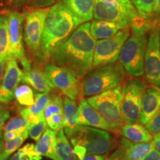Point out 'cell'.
Masks as SVG:
<instances>
[{"instance_id": "31", "label": "cell", "mask_w": 160, "mask_h": 160, "mask_svg": "<svg viewBox=\"0 0 160 160\" xmlns=\"http://www.w3.org/2000/svg\"><path fill=\"white\" fill-rule=\"evenodd\" d=\"M42 157L37 154L35 151V145L28 143L10 157V160H41Z\"/></svg>"}, {"instance_id": "40", "label": "cell", "mask_w": 160, "mask_h": 160, "mask_svg": "<svg viewBox=\"0 0 160 160\" xmlns=\"http://www.w3.org/2000/svg\"><path fill=\"white\" fill-rule=\"evenodd\" d=\"M8 60V59H6V58L0 57V85H1L2 81L4 74H5Z\"/></svg>"}, {"instance_id": "27", "label": "cell", "mask_w": 160, "mask_h": 160, "mask_svg": "<svg viewBox=\"0 0 160 160\" xmlns=\"http://www.w3.org/2000/svg\"><path fill=\"white\" fill-rule=\"evenodd\" d=\"M58 113H63V97L61 93H53L49 95V100L44 110V117L47 120L51 116Z\"/></svg>"}, {"instance_id": "42", "label": "cell", "mask_w": 160, "mask_h": 160, "mask_svg": "<svg viewBox=\"0 0 160 160\" xmlns=\"http://www.w3.org/2000/svg\"><path fill=\"white\" fill-rule=\"evenodd\" d=\"M30 1L31 0H8L10 5L15 6V7H22Z\"/></svg>"}, {"instance_id": "45", "label": "cell", "mask_w": 160, "mask_h": 160, "mask_svg": "<svg viewBox=\"0 0 160 160\" xmlns=\"http://www.w3.org/2000/svg\"><path fill=\"white\" fill-rule=\"evenodd\" d=\"M155 13L160 15V0H156Z\"/></svg>"}, {"instance_id": "11", "label": "cell", "mask_w": 160, "mask_h": 160, "mask_svg": "<svg viewBox=\"0 0 160 160\" xmlns=\"http://www.w3.org/2000/svg\"><path fill=\"white\" fill-rule=\"evenodd\" d=\"M7 17L10 54L21 63L24 71H28L31 68V63L25 54L23 45L24 16L19 12L12 11L8 13Z\"/></svg>"}, {"instance_id": "30", "label": "cell", "mask_w": 160, "mask_h": 160, "mask_svg": "<svg viewBox=\"0 0 160 160\" xmlns=\"http://www.w3.org/2000/svg\"><path fill=\"white\" fill-rule=\"evenodd\" d=\"M28 137V136L22 135L14 139H8L5 141L2 151L0 153V160H8V158L19 148L20 146L22 145L25 140Z\"/></svg>"}, {"instance_id": "13", "label": "cell", "mask_w": 160, "mask_h": 160, "mask_svg": "<svg viewBox=\"0 0 160 160\" xmlns=\"http://www.w3.org/2000/svg\"><path fill=\"white\" fill-rule=\"evenodd\" d=\"M138 14L137 10H126L111 7L101 0H95L93 17L95 19L105 20L115 22L122 28L131 25L132 20Z\"/></svg>"}, {"instance_id": "36", "label": "cell", "mask_w": 160, "mask_h": 160, "mask_svg": "<svg viewBox=\"0 0 160 160\" xmlns=\"http://www.w3.org/2000/svg\"><path fill=\"white\" fill-rule=\"evenodd\" d=\"M101 1L111 7L119 8L126 10H137L130 0H101Z\"/></svg>"}, {"instance_id": "35", "label": "cell", "mask_w": 160, "mask_h": 160, "mask_svg": "<svg viewBox=\"0 0 160 160\" xmlns=\"http://www.w3.org/2000/svg\"><path fill=\"white\" fill-rule=\"evenodd\" d=\"M145 125L152 135L160 133V110Z\"/></svg>"}, {"instance_id": "14", "label": "cell", "mask_w": 160, "mask_h": 160, "mask_svg": "<svg viewBox=\"0 0 160 160\" xmlns=\"http://www.w3.org/2000/svg\"><path fill=\"white\" fill-rule=\"evenodd\" d=\"M24 75L23 71L18 65L17 59L11 57L8 60L2 81L0 85V98L4 104L11 102L14 97L15 90L22 82Z\"/></svg>"}, {"instance_id": "23", "label": "cell", "mask_w": 160, "mask_h": 160, "mask_svg": "<svg viewBox=\"0 0 160 160\" xmlns=\"http://www.w3.org/2000/svg\"><path fill=\"white\" fill-rule=\"evenodd\" d=\"M54 160H77L73 148L71 147L67 136L65 135L63 128L58 131L56 134L54 148Z\"/></svg>"}, {"instance_id": "15", "label": "cell", "mask_w": 160, "mask_h": 160, "mask_svg": "<svg viewBox=\"0 0 160 160\" xmlns=\"http://www.w3.org/2000/svg\"><path fill=\"white\" fill-rule=\"evenodd\" d=\"M160 110V88L154 85L147 87L142 99L139 122L145 125Z\"/></svg>"}, {"instance_id": "26", "label": "cell", "mask_w": 160, "mask_h": 160, "mask_svg": "<svg viewBox=\"0 0 160 160\" xmlns=\"http://www.w3.org/2000/svg\"><path fill=\"white\" fill-rule=\"evenodd\" d=\"M0 57L9 59L11 58L9 49V36L8 17L0 16Z\"/></svg>"}, {"instance_id": "41", "label": "cell", "mask_w": 160, "mask_h": 160, "mask_svg": "<svg viewBox=\"0 0 160 160\" xmlns=\"http://www.w3.org/2000/svg\"><path fill=\"white\" fill-rule=\"evenodd\" d=\"M153 147L160 152V133L153 135V139L151 141Z\"/></svg>"}, {"instance_id": "44", "label": "cell", "mask_w": 160, "mask_h": 160, "mask_svg": "<svg viewBox=\"0 0 160 160\" xmlns=\"http://www.w3.org/2000/svg\"><path fill=\"white\" fill-rule=\"evenodd\" d=\"M4 139H3V135L2 133V130H0V153L2 151L3 148H4Z\"/></svg>"}, {"instance_id": "39", "label": "cell", "mask_w": 160, "mask_h": 160, "mask_svg": "<svg viewBox=\"0 0 160 160\" xmlns=\"http://www.w3.org/2000/svg\"><path fill=\"white\" fill-rule=\"evenodd\" d=\"M141 160H160V152L153 147Z\"/></svg>"}, {"instance_id": "7", "label": "cell", "mask_w": 160, "mask_h": 160, "mask_svg": "<svg viewBox=\"0 0 160 160\" xmlns=\"http://www.w3.org/2000/svg\"><path fill=\"white\" fill-rule=\"evenodd\" d=\"M43 72L54 89L62 94L76 101L82 98V79L68 70L48 62L44 64Z\"/></svg>"}, {"instance_id": "22", "label": "cell", "mask_w": 160, "mask_h": 160, "mask_svg": "<svg viewBox=\"0 0 160 160\" xmlns=\"http://www.w3.org/2000/svg\"><path fill=\"white\" fill-rule=\"evenodd\" d=\"M49 100V93H37L34 95V102L31 106L25 107L19 111V114L29 121L34 122L43 116L44 110Z\"/></svg>"}, {"instance_id": "18", "label": "cell", "mask_w": 160, "mask_h": 160, "mask_svg": "<svg viewBox=\"0 0 160 160\" xmlns=\"http://www.w3.org/2000/svg\"><path fill=\"white\" fill-rule=\"evenodd\" d=\"M24 75L22 79L23 83L28 85L33 88L35 91L41 93H50L54 90V88L50 82L43 70L35 67L33 68L23 71Z\"/></svg>"}, {"instance_id": "38", "label": "cell", "mask_w": 160, "mask_h": 160, "mask_svg": "<svg viewBox=\"0 0 160 160\" xmlns=\"http://www.w3.org/2000/svg\"><path fill=\"white\" fill-rule=\"evenodd\" d=\"M10 117V111L7 107L0 105V130H2L4 125Z\"/></svg>"}, {"instance_id": "10", "label": "cell", "mask_w": 160, "mask_h": 160, "mask_svg": "<svg viewBox=\"0 0 160 160\" xmlns=\"http://www.w3.org/2000/svg\"><path fill=\"white\" fill-rule=\"evenodd\" d=\"M130 35L131 29L128 26L119 30L113 37L97 40L93 53L92 68L117 62L122 47Z\"/></svg>"}, {"instance_id": "28", "label": "cell", "mask_w": 160, "mask_h": 160, "mask_svg": "<svg viewBox=\"0 0 160 160\" xmlns=\"http://www.w3.org/2000/svg\"><path fill=\"white\" fill-rule=\"evenodd\" d=\"M14 97L20 105L28 107L34 102V93L28 85H18L14 92Z\"/></svg>"}, {"instance_id": "8", "label": "cell", "mask_w": 160, "mask_h": 160, "mask_svg": "<svg viewBox=\"0 0 160 160\" xmlns=\"http://www.w3.org/2000/svg\"><path fill=\"white\" fill-rule=\"evenodd\" d=\"M146 88V84L137 79H128L124 82L121 104L123 124L139 122L142 99Z\"/></svg>"}, {"instance_id": "43", "label": "cell", "mask_w": 160, "mask_h": 160, "mask_svg": "<svg viewBox=\"0 0 160 160\" xmlns=\"http://www.w3.org/2000/svg\"><path fill=\"white\" fill-rule=\"evenodd\" d=\"M106 157L104 155H88L79 160H105Z\"/></svg>"}, {"instance_id": "12", "label": "cell", "mask_w": 160, "mask_h": 160, "mask_svg": "<svg viewBox=\"0 0 160 160\" xmlns=\"http://www.w3.org/2000/svg\"><path fill=\"white\" fill-rule=\"evenodd\" d=\"M144 75L149 84L160 88V35L157 25L148 32L144 59Z\"/></svg>"}, {"instance_id": "21", "label": "cell", "mask_w": 160, "mask_h": 160, "mask_svg": "<svg viewBox=\"0 0 160 160\" xmlns=\"http://www.w3.org/2000/svg\"><path fill=\"white\" fill-rule=\"evenodd\" d=\"M119 131L124 138L135 143L150 142L153 139V135L138 122L122 124Z\"/></svg>"}, {"instance_id": "5", "label": "cell", "mask_w": 160, "mask_h": 160, "mask_svg": "<svg viewBox=\"0 0 160 160\" xmlns=\"http://www.w3.org/2000/svg\"><path fill=\"white\" fill-rule=\"evenodd\" d=\"M122 86L90 97L88 102L97 111L109 125L111 131H119L122 125L121 104L122 99Z\"/></svg>"}, {"instance_id": "29", "label": "cell", "mask_w": 160, "mask_h": 160, "mask_svg": "<svg viewBox=\"0 0 160 160\" xmlns=\"http://www.w3.org/2000/svg\"><path fill=\"white\" fill-rule=\"evenodd\" d=\"M30 122L26 118L22 116H16L10 119L3 127L4 132L18 131L23 133L28 134Z\"/></svg>"}, {"instance_id": "16", "label": "cell", "mask_w": 160, "mask_h": 160, "mask_svg": "<svg viewBox=\"0 0 160 160\" xmlns=\"http://www.w3.org/2000/svg\"><path fill=\"white\" fill-rule=\"evenodd\" d=\"M78 125L111 131L109 125L85 98L80 99L79 102Z\"/></svg>"}, {"instance_id": "17", "label": "cell", "mask_w": 160, "mask_h": 160, "mask_svg": "<svg viewBox=\"0 0 160 160\" xmlns=\"http://www.w3.org/2000/svg\"><path fill=\"white\" fill-rule=\"evenodd\" d=\"M153 148L151 142L135 143L123 137L117 151L125 160H141Z\"/></svg>"}, {"instance_id": "25", "label": "cell", "mask_w": 160, "mask_h": 160, "mask_svg": "<svg viewBox=\"0 0 160 160\" xmlns=\"http://www.w3.org/2000/svg\"><path fill=\"white\" fill-rule=\"evenodd\" d=\"M57 132L53 131L49 128L45 129V132L39 139L37 141L35 145V151L41 157H48L50 159L54 160V153H53V148H54L55 139Z\"/></svg>"}, {"instance_id": "9", "label": "cell", "mask_w": 160, "mask_h": 160, "mask_svg": "<svg viewBox=\"0 0 160 160\" xmlns=\"http://www.w3.org/2000/svg\"><path fill=\"white\" fill-rule=\"evenodd\" d=\"M49 8L26 10L24 16V40L31 54L37 60L39 57L45 19Z\"/></svg>"}, {"instance_id": "19", "label": "cell", "mask_w": 160, "mask_h": 160, "mask_svg": "<svg viewBox=\"0 0 160 160\" xmlns=\"http://www.w3.org/2000/svg\"><path fill=\"white\" fill-rule=\"evenodd\" d=\"M70 11L81 22H88L93 17L95 0H61Z\"/></svg>"}, {"instance_id": "24", "label": "cell", "mask_w": 160, "mask_h": 160, "mask_svg": "<svg viewBox=\"0 0 160 160\" xmlns=\"http://www.w3.org/2000/svg\"><path fill=\"white\" fill-rule=\"evenodd\" d=\"M122 28L115 22L95 19L90 25V31L95 39H105L113 37Z\"/></svg>"}, {"instance_id": "6", "label": "cell", "mask_w": 160, "mask_h": 160, "mask_svg": "<svg viewBox=\"0 0 160 160\" xmlns=\"http://www.w3.org/2000/svg\"><path fill=\"white\" fill-rule=\"evenodd\" d=\"M147 34L131 33L119 52L120 65L128 75L139 78L144 75V59L147 44Z\"/></svg>"}, {"instance_id": "3", "label": "cell", "mask_w": 160, "mask_h": 160, "mask_svg": "<svg viewBox=\"0 0 160 160\" xmlns=\"http://www.w3.org/2000/svg\"><path fill=\"white\" fill-rule=\"evenodd\" d=\"M79 159L88 155H105L113 148L111 133L105 130L78 125L69 137Z\"/></svg>"}, {"instance_id": "20", "label": "cell", "mask_w": 160, "mask_h": 160, "mask_svg": "<svg viewBox=\"0 0 160 160\" xmlns=\"http://www.w3.org/2000/svg\"><path fill=\"white\" fill-rule=\"evenodd\" d=\"M79 105L76 100L63 97V130L67 137L72 135L78 126Z\"/></svg>"}, {"instance_id": "34", "label": "cell", "mask_w": 160, "mask_h": 160, "mask_svg": "<svg viewBox=\"0 0 160 160\" xmlns=\"http://www.w3.org/2000/svg\"><path fill=\"white\" fill-rule=\"evenodd\" d=\"M49 128L57 132L63 128V113H58L52 115L46 120Z\"/></svg>"}, {"instance_id": "33", "label": "cell", "mask_w": 160, "mask_h": 160, "mask_svg": "<svg viewBox=\"0 0 160 160\" xmlns=\"http://www.w3.org/2000/svg\"><path fill=\"white\" fill-rule=\"evenodd\" d=\"M48 128L47 122L44 115L39 120L34 122L30 123L28 128V137L32 139L37 142L42 137L45 129Z\"/></svg>"}, {"instance_id": "4", "label": "cell", "mask_w": 160, "mask_h": 160, "mask_svg": "<svg viewBox=\"0 0 160 160\" xmlns=\"http://www.w3.org/2000/svg\"><path fill=\"white\" fill-rule=\"evenodd\" d=\"M125 71L119 62L92 68L82 79V97H90L121 85Z\"/></svg>"}, {"instance_id": "1", "label": "cell", "mask_w": 160, "mask_h": 160, "mask_svg": "<svg viewBox=\"0 0 160 160\" xmlns=\"http://www.w3.org/2000/svg\"><path fill=\"white\" fill-rule=\"evenodd\" d=\"M90 22L81 24L58 48L49 62L68 70L82 79L92 68L96 39Z\"/></svg>"}, {"instance_id": "2", "label": "cell", "mask_w": 160, "mask_h": 160, "mask_svg": "<svg viewBox=\"0 0 160 160\" xmlns=\"http://www.w3.org/2000/svg\"><path fill=\"white\" fill-rule=\"evenodd\" d=\"M81 24L62 1L49 8L44 23L37 61L41 64L49 62L55 51Z\"/></svg>"}, {"instance_id": "37", "label": "cell", "mask_w": 160, "mask_h": 160, "mask_svg": "<svg viewBox=\"0 0 160 160\" xmlns=\"http://www.w3.org/2000/svg\"><path fill=\"white\" fill-rule=\"evenodd\" d=\"M61 0H31L32 6L35 8H49Z\"/></svg>"}, {"instance_id": "47", "label": "cell", "mask_w": 160, "mask_h": 160, "mask_svg": "<svg viewBox=\"0 0 160 160\" xmlns=\"http://www.w3.org/2000/svg\"><path fill=\"white\" fill-rule=\"evenodd\" d=\"M0 102H1V98H0Z\"/></svg>"}, {"instance_id": "32", "label": "cell", "mask_w": 160, "mask_h": 160, "mask_svg": "<svg viewBox=\"0 0 160 160\" xmlns=\"http://www.w3.org/2000/svg\"><path fill=\"white\" fill-rule=\"evenodd\" d=\"M139 15L152 17L155 13L156 0H130Z\"/></svg>"}, {"instance_id": "46", "label": "cell", "mask_w": 160, "mask_h": 160, "mask_svg": "<svg viewBox=\"0 0 160 160\" xmlns=\"http://www.w3.org/2000/svg\"><path fill=\"white\" fill-rule=\"evenodd\" d=\"M157 28H158V31H159V33L160 35V15L157 19Z\"/></svg>"}]
</instances>
